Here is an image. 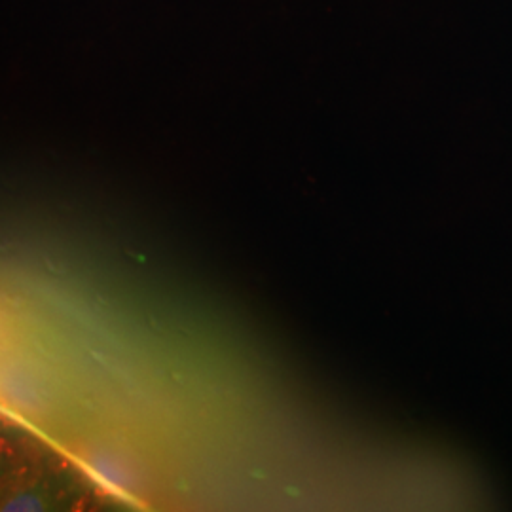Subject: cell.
<instances>
[{"mask_svg":"<svg viewBox=\"0 0 512 512\" xmlns=\"http://www.w3.org/2000/svg\"><path fill=\"white\" fill-rule=\"evenodd\" d=\"M0 456H2V454H0ZM0 463H2V461H0ZM2 471H4V467H2V465H0V475H2Z\"/></svg>","mask_w":512,"mask_h":512,"instance_id":"cell-1","label":"cell"}]
</instances>
